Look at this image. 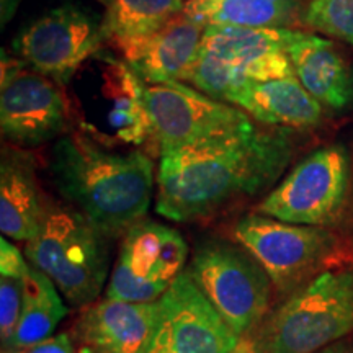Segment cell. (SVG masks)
<instances>
[{
  "label": "cell",
  "mask_w": 353,
  "mask_h": 353,
  "mask_svg": "<svg viewBox=\"0 0 353 353\" xmlns=\"http://www.w3.org/2000/svg\"><path fill=\"white\" fill-rule=\"evenodd\" d=\"M30 265L10 239H0V339L7 348L19 324Z\"/></svg>",
  "instance_id": "obj_23"
},
{
  "label": "cell",
  "mask_w": 353,
  "mask_h": 353,
  "mask_svg": "<svg viewBox=\"0 0 353 353\" xmlns=\"http://www.w3.org/2000/svg\"><path fill=\"white\" fill-rule=\"evenodd\" d=\"M291 28L206 26L200 51L183 82L226 101L232 92L273 79L294 76L288 46Z\"/></svg>",
  "instance_id": "obj_4"
},
{
  "label": "cell",
  "mask_w": 353,
  "mask_h": 353,
  "mask_svg": "<svg viewBox=\"0 0 353 353\" xmlns=\"http://www.w3.org/2000/svg\"><path fill=\"white\" fill-rule=\"evenodd\" d=\"M101 19L65 3L46 12L21 30L13 51L43 76L65 88L77 70L103 48Z\"/></svg>",
  "instance_id": "obj_12"
},
{
  "label": "cell",
  "mask_w": 353,
  "mask_h": 353,
  "mask_svg": "<svg viewBox=\"0 0 353 353\" xmlns=\"http://www.w3.org/2000/svg\"><path fill=\"white\" fill-rule=\"evenodd\" d=\"M107 241L77 210L48 206L39 232L26 242L25 255L72 306H90L108 275Z\"/></svg>",
  "instance_id": "obj_5"
},
{
  "label": "cell",
  "mask_w": 353,
  "mask_h": 353,
  "mask_svg": "<svg viewBox=\"0 0 353 353\" xmlns=\"http://www.w3.org/2000/svg\"><path fill=\"white\" fill-rule=\"evenodd\" d=\"M239 342L185 270L159 299V319L144 353H234Z\"/></svg>",
  "instance_id": "obj_14"
},
{
  "label": "cell",
  "mask_w": 353,
  "mask_h": 353,
  "mask_svg": "<svg viewBox=\"0 0 353 353\" xmlns=\"http://www.w3.org/2000/svg\"><path fill=\"white\" fill-rule=\"evenodd\" d=\"M50 170L64 200L108 239L125 236L151 206L154 162L139 149L120 152L72 131L52 145Z\"/></svg>",
  "instance_id": "obj_2"
},
{
  "label": "cell",
  "mask_w": 353,
  "mask_h": 353,
  "mask_svg": "<svg viewBox=\"0 0 353 353\" xmlns=\"http://www.w3.org/2000/svg\"><path fill=\"white\" fill-rule=\"evenodd\" d=\"M19 6V0H2V23L6 25L12 15L15 13V8Z\"/></svg>",
  "instance_id": "obj_27"
},
{
  "label": "cell",
  "mask_w": 353,
  "mask_h": 353,
  "mask_svg": "<svg viewBox=\"0 0 353 353\" xmlns=\"http://www.w3.org/2000/svg\"><path fill=\"white\" fill-rule=\"evenodd\" d=\"M303 23L353 46V0H311Z\"/></svg>",
  "instance_id": "obj_24"
},
{
  "label": "cell",
  "mask_w": 353,
  "mask_h": 353,
  "mask_svg": "<svg viewBox=\"0 0 353 353\" xmlns=\"http://www.w3.org/2000/svg\"><path fill=\"white\" fill-rule=\"evenodd\" d=\"M2 353H20L19 350H2Z\"/></svg>",
  "instance_id": "obj_30"
},
{
  "label": "cell",
  "mask_w": 353,
  "mask_h": 353,
  "mask_svg": "<svg viewBox=\"0 0 353 353\" xmlns=\"http://www.w3.org/2000/svg\"><path fill=\"white\" fill-rule=\"evenodd\" d=\"M46 210L33 156L17 145H3L0 159V231L3 237L30 242L39 232Z\"/></svg>",
  "instance_id": "obj_17"
},
{
  "label": "cell",
  "mask_w": 353,
  "mask_h": 353,
  "mask_svg": "<svg viewBox=\"0 0 353 353\" xmlns=\"http://www.w3.org/2000/svg\"><path fill=\"white\" fill-rule=\"evenodd\" d=\"M288 56L294 76L322 107L345 110L353 105V69L330 39L296 30Z\"/></svg>",
  "instance_id": "obj_18"
},
{
  "label": "cell",
  "mask_w": 353,
  "mask_h": 353,
  "mask_svg": "<svg viewBox=\"0 0 353 353\" xmlns=\"http://www.w3.org/2000/svg\"><path fill=\"white\" fill-rule=\"evenodd\" d=\"M59 293L50 276L30 265L19 324L3 350H23L52 337L59 322L69 312Z\"/></svg>",
  "instance_id": "obj_21"
},
{
  "label": "cell",
  "mask_w": 353,
  "mask_h": 353,
  "mask_svg": "<svg viewBox=\"0 0 353 353\" xmlns=\"http://www.w3.org/2000/svg\"><path fill=\"white\" fill-rule=\"evenodd\" d=\"M294 154L291 128L250 121L239 130L161 152L156 211L176 223L206 216L270 188Z\"/></svg>",
  "instance_id": "obj_1"
},
{
  "label": "cell",
  "mask_w": 353,
  "mask_h": 353,
  "mask_svg": "<svg viewBox=\"0 0 353 353\" xmlns=\"http://www.w3.org/2000/svg\"><path fill=\"white\" fill-rule=\"evenodd\" d=\"M188 245L176 229L139 221L125 234L107 286V298L156 303L185 272Z\"/></svg>",
  "instance_id": "obj_11"
},
{
  "label": "cell",
  "mask_w": 353,
  "mask_h": 353,
  "mask_svg": "<svg viewBox=\"0 0 353 353\" xmlns=\"http://www.w3.org/2000/svg\"><path fill=\"white\" fill-rule=\"evenodd\" d=\"M19 352L20 353H74V343H72V339L69 337V334L63 332Z\"/></svg>",
  "instance_id": "obj_25"
},
{
  "label": "cell",
  "mask_w": 353,
  "mask_h": 353,
  "mask_svg": "<svg viewBox=\"0 0 353 353\" xmlns=\"http://www.w3.org/2000/svg\"><path fill=\"white\" fill-rule=\"evenodd\" d=\"M159 319V301L131 303L105 298L77 321L76 339L99 353H144Z\"/></svg>",
  "instance_id": "obj_16"
},
{
  "label": "cell",
  "mask_w": 353,
  "mask_h": 353,
  "mask_svg": "<svg viewBox=\"0 0 353 353\" xmlns=\"http://www.w3.org/2000/svg\"><path fill=\"white\" fill-rule=\"evenodd\" d=\"M103 7L101 28L112 44L149 34L183 12L187 0H97Z\"/></svg>",
  "instance_id": "obj_22"
},
{
  "label": "cell",
  "mask_w": 353,
  "mask_h": 353,
  "mask_svg": "<svg viewBox=\"0 0 353 353\" xmlns=\"http://www.w3.org/2000/svg\"><path fill=\"white\" fill-rule=\"evenodd\" d=\"M232 237L262 265L280 293L296 290L337 247L329 229L285 223L263 214L241 218L232 228Z\"/></svg>",
  "instance_id": "obj_9"
},
{
  "label": "cell",
  "mask_w": 353,
  "mask_h": 353,
  "mask_svg": "<svg viewBox=\"0 0 353 353\" xmlns=\"http://www.w3.org/2000/svg\"><path fill=\"white\" fill-rule=\"evenodd\" d=\"M226 101L263 126L296 130L319 125L322 118V105L296 76L250 83L232 92Z\"/></svg>",
  "instance_id": "obj_19"
},
{
  "label": "cell",
  "mask_w": 353,
  "mask_h": 353,
  "mask_svg": "<svg viewBox=\"0 0 353 353\" xmlns=\"http://www.w3.org/2000/svg\"><path fill=\"white\" fill-rule=\"evenodd\" d=\"M72 120L59 83L2 52L0 128L3 139L21 149L43 145L63 134Z\"/></svg>",
  "instance_id": "obj_10"
},
{
  "label": "cell",
  "mask_w": 353,
  "mask_h": 353,
  "mask_svg": "<svg viewBox=\"0 0 353 353\" xmlns=\"http://www.w3.org/2000/svg\"><path fill=\"white\" fill-rule=\"evenodd\" d=\"M314 353H353V341H337Z\"/></svg>",
  "instance_id": "obj_26"
},
{
  "label": "cell",
  "mask_w": 353,
  "mask_h": 353,
  "mask_svg": "<svg viewBox=\"0 0 353 353\" xmlns=\"http://www.w3.org/2000/svg\"><path fill=\"white\" fill-rule=\"evenodd\" d=\"M205 26L182 12L156 32L112 48L145 85L185 81L195 63Z\"/></svg>",
  "instance_id": "obj_15"
},
{
  "label": "cell",
  "mask_w": 353,
  "mask_h": 353,
  "mask_svg": "<svg viewBox=\"0 0 353 353\" xmlns=\"http://www.w3.org/2000/svg\"><path fill=\"white\" fill-rule=\"evenodd\" d=\"M77 353H99V352H95L94 348L87 347V345H81V348H79Z\"/></svg>",
  "instance_id": "obj_29"
},
{
  "label": "cell",
  "mask_w": 353,
  "mask_h": 353,
  "mask_svg": "<svg viewBox=\"0 0 353 353\" xmlns=\"http://www.w3.org/2000/svg\"><path fill=\"white\" fill-rule=\"evenodd\" d=\"M350 161L343 145L309 154L259 203V214L303 226H329L343 210Z\"/></svg>",
  "instance_id": "obj_8"
},
{
  "label": "cell",
  "mask_w": 353,
  "mask_h": 353,
  "mask_svg": "<svg viewBox=\"0 0 353 353\" xmlns=\"http://www.w3.org/2000/svg\"><path fill=\"white\" fill-rule=\"evenodd\" d=\"M144 100L161 152L226 134L254 121L241 108L182 81L145 85Z\"/></svg>",
  "instance_id": "obj_13"
},
{
  "label": "cell",
  "mask_w": 353,
  "mask_h": 353,
  "mask_svg": "<svg viewBox=\"0 0 353 353\" xmlns=\"http://www.w3.org/2000/svg\"><path fill=\"white\" fill-rule=\"evenodd\" d=\"M187 272L237 337H247L262 322L273 283L241 244L221 239L203 242L193 252Z\"/></svg>",
  "instance_id": "obj_7"
},
{
  "label": "cell",
  "mask_w": 353,
  "mask_h": 353,
  "mask_svg": "<svg viewBox=\"0 0 353 353\" xmlns=\"http://www.w3.org/2000/svg\"><path fill=\"white\" fill-rule=\"evenodd\" d=\"M234 353H259L257 343H255L254 341H249V339H247V337L241 339L239 345L236 347V350H234Z\"/></svg>",
  "instance_id": "obj_28"
},
{
  "label": "cell",
  "mask_w": 353,
  "mask_h": 353,
  "mask_svg": "<svg viewBox=\"0 0 353 353\" xmlns=\"http://www.w3.org/2000/svg\"><path fill=\"white\" fill-rule=\"evenodd\" d=\"M183 13L205 28H290L301 15V3L299 0H187Z\"/></svg>",
  "instance_id": "obj_20"
},
{
  "label": "cell",
  "mask_w": 353,
  "mask_h": 353,
  "mask_svg": "<svg viewBox=\"0 0 353 353\" xmlns=\"http://www.w3.org/2000/svg\"><path fill=\"white\" fill-rule=\"evenodd\" d=\"M68 87L72 121L77 123V131L95 143L117 149L138 148L154 139L144 100L145 83L120 54L101 48Z\"/></svg>",
  "instance_id": "obj_3"
},
{
  "label": "cell",
  "mask_w": 353,
  "mask_h": 353,
  "mask_svg": "<svg viewBox=\"0 0 353 353\" xmlns=\"http://www.w3.org/2000/svg\"><path fill=\"white\" fill-rule=\"evenodd\" d=\"M353 332V268L322 272L273 312L259 353H314Z\"/></svg>",
  "instance_id": "obj_6"
}]
</instances>
